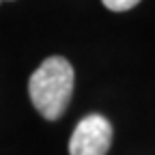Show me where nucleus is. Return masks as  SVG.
I'll return each mask as SVG.
<instances>
[{
    "label": "nucleus",
    "instance_id": "nucleus-2",
    "mask_svg": "<svg viewBox=\"0 0 155 155\" xmlns=\"http://www.w3.org/2000/svg\"><path fill=\"white\" fill-rule=\"evenodd\" d=\"M112 144V125L104 114H88L75 125L69 155H106Z\"/></svg>",
    "mask_w": 155,
    "mask_h": 155
},
{
    "label": "nucleus",
    "instance_id": "nucleus-3",
    "mask_svg": "<svg viewBox=\"0 0 155 155\" xmlns=\"http://www.w3.org/2000/svg\"><path fill=\"white\" fill-rule=\"evenodd\" d=\"M101 2H104L106 9L121 13V11H129V9H134L136 5L140 2V0H101Z\"/></svg>",
    "mask_w": 155,
    "mask_h": 155
},
{
    "label": "nucleus",
    "instance_id": "nucleus-4",
    "mask_svg": "<svg viewBox=\"0 0 155 155\" xmlns=\"http://www.w3.org/2000/svg\"><path fill=\"white\" fill-rule=\"evenodd\" d=\"M0 2H5V0H0Z\"/></svg>",
    "mask_w": 155,
    "mask_h": 155
},
{
    "label": "nucleus",
    "instance_id": "nucleus-1",
    "mask_svg": "<svg viewBox=\"0 0 155 155\" xmlns=\"http://www.w3.org/2000/svg\"><path fill=\"white\" fill-rule=\"evenodd\" d=\"M28 95L37 112L48 121L65 114L73 95V67L63 56H50L28 80Z\"/></svg>",
    "mask_w": 155,
    "mask_h": 155
}]
</instances>
